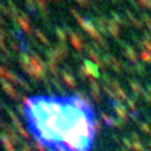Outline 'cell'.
<instances>
[{"mask_svg":"<svg viewBox=\"0 0 151 151\" xmlns=\"http://www.w3.org/2000/svg\"><path fill=\"white\" fill-rule=\"evenodd\" d=\"M28 131L47 151H92L96 116L76 95H35L26 102Z\"/></svg>","mask_w":151,"mask_h":151,"instance_id":"1","label":"cell"}]
</instances>
